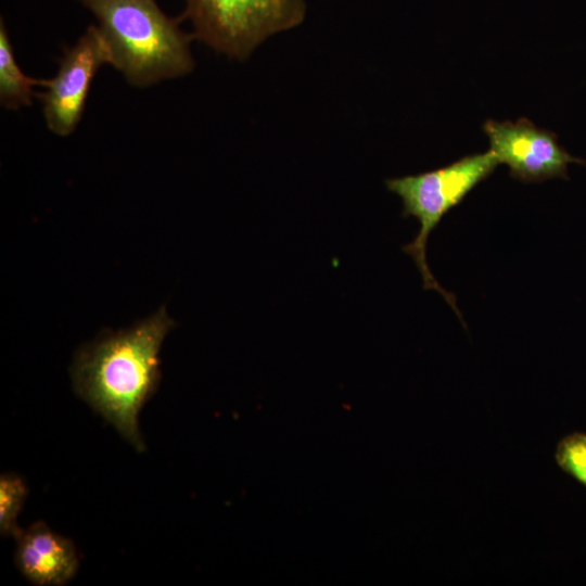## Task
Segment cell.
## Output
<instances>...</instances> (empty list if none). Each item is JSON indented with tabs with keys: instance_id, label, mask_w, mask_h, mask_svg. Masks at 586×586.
Returning <instances> with one entry per match:
<instances>
[{
	"instance_id": "30bf717a",
	"label": "cell",
	"mask_w": 586,
	"mask_h": 586,
	"mask_svg": "<svg viewBox=\"0 0 586 586\" xmlns=\"http://www.w3.org/2000/svg\"><path fill=\"white\" fill-rule=\"evenodd\" d=\"M558 467L586 487V433L573 432L562 437L555 451Z\"/></svg>"
},
{
	"instance_id": "3957f363",
	"label": "cell",
	"mask_w": 586,
	"mask_h": 586,
	"mask_svg": "<svg viewBox=\"0 0 586 586\" xmlns=\"http://www.w3.org/2000/svg\"><path fill=\"white\" fill-rule=\"evenodd\" d=\"M499 165L492 151L461 157L456 162L425 173L391 178L385 181L388 191L403 202V217H415L420 229L416 238L403 246L415 262L423 280L424 290L438 292L463 322L456 297L435 279L426 262V244L431 232L442 218Z\"/></svg>"
},
{
	"instance_id": "52a82bcc",
	"label": "cell",
	"mask_w": 586,
	"mask_h": 586,
	"mask_svg": "<svg viewBox=\"0 0 586 586\" xmlns=\"http://www.w3.org/2000/svg\"><path fill=\"white\" fill-rule=\"evenodd\" d=\"M16 539L15 562L29 582L59 586L66 584L76 574L79 563L74 544L43 522L22 530Z\"/></svg>"
},
{
	"instance_id": "9c48e42d",
	"label": "cell",
	"mask_w": 586,
	"mask_h": 586,
	"mask_svg": "<svg viewBox=\"0 0 586 586\" xmlns=\"http://www.w3.org/2000/svg\"><path fill=\"white\" fill-rule=\"evenodd\" d=\"M27 496V486L22 477L4 473L0 477V532L2 536L16 538L22 530L17 515Z\"/></svg>"
},
{
	"instance_id": "6da1fadb",
	"label": "cell",
	"mask_w": 586,
	"mask_h": 586,
	"mask_svg": "<svg viewBox=\"0 0 586 586\" xmlns=\"http://www.w3.org/2000/svg\"><path fill=\"white\" fill-rule=\"evenodd\" d=\"M173 326L162 308L129 329L84 346L72 367L77 394L138 450L144 448L139 412L158 385L160 349Z\"/></svg>"
},
{
	"instance_id": "ba28073f",
	"label": "cell",
	"mask_w": 586,
	"mask_h": 586,
	"mask_svg": "<svg viewBox=\"0 0 586 586\" xmlns=\"http://www.w3.org/2000/svg\"><path fill=\"white\" fill-rule=\"evenodd\" d=\"M43 80L26 76L18 66L3 21L0 23V103L9 110L28 106Z\"/></svg>"
},
{
	"instance_id": "5b68a950",
	"label": "cell",
	"mask_w": 586,
	"mask_h": 586,
	"mask_svg": "<svg viewBox=\"0 0 586 586\" xmlns=\"http://www.w3.org/2000/svg\"><path fill=\"white\" fill-rule=\"evenodd\" d=\"M110 64L106 42L97 25H90L77 42L64 50L58 72L43 80L40 97L46 125L60 137L71 135L85 111L98 71Z\"/></svg>"
},
{
	"instance_id": "277c9868",
	"label": "cell",
	"mask_w": 586,
	"mask_h": 586,
	"mask_svg": "<svg viewBox=\"0 0 586 586\" xmlns=\"http://www.w3.org/2000/svg\"><path fill=\"white\" fill-rule=\"evenodd\" d=\"M304 0H184L193 37L229 58L245 60L270 36L298 26Z\"/></svg>"
},
{
	"instance_id": "8992f818",
	"label": "cell",
	"mask_w": 586,
	"mask_h": 586,
	"mask_svg": "<svg viewBox=\"0 0 586 586\" xmlns=\"http://www.w3.org/2000/svg\"><path fill=\"white\" fill-rule=\"evenodd\" d=\"M483 131L488 137L489 151L499 164L509 167L510 176L521 182L568 179L569 164H586L566 152L555 132L537 127L525 117L515 123L488 119Z\"/></svg>"
},
{
	"instance_id": "7a4b0ae2",
	"label": "cell",
	"mask_w": 586,
	"mask_h": 586,
	"mask_svg": "<svg viewBox=\"0 0 586 586\" xmlns=\"http://www.w3.org/2000/svg\"><path fill=\"white\" fill-rule=\"evenodd\" d=\"M94 15L110 65L136 87H149L189 74L190 42L180 20L166 15L155 0H81Z\"/></svg>"
}]
</instances>
